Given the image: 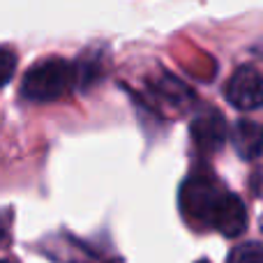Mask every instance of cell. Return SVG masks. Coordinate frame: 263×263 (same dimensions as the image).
<instances>
[{
	"mask_svg": "<svg viewBox=\"0 0 263 263\" xmlns=\"http://www.w3.org/2000/svg\"><path fill=\"white\" fill-rule=\"evenodd\" d=\"M77 83V67L69 60L49 55L37 60L21 81V97L28 102H55Z\"/></svg>",
	"mask_w": 263,
	"mask_h": 263,
	"instance_id": "cell-1",
	"label": "cell"
},
{
	"mask_svg": "<svg viewBox=\"0 0 263 263\" xmlns=\"http://www.w3.org/2000/svg\"><path fill=\"white\" fill-rule=\"evenodd\" d=\"M222 192V187L217 185V180L205 173H196L190 176L180 187V210L187 219L192 222L205 224V217L210 213V205L215 203L217 194Z\"/></svg>",
	"mask_w": 263,
	"mask_h": 263,
	"instance_id": "cell-2",
	"label": "cell"
},
{
	"mask_svg": "<svg viewBox=\"0 0 263 263\" xmlns=\"http://www.w3.org/2000/svg\"><path fill=\"white\" fill-rule=\"evenodd\" d=\"M205 227L219 231L227 238H238L247 229V210L240 196L229 190H222L210 205V213L205 217Z\"/></svg>",
	"mask_w": 263,
	"mask_h": 263,
	"instance_id": "cell-3",
	"label": "cell"
},
{
	"mask_svg": "<svg viewBox=\"0 0 263 263\" xmlns=\"http://www.w3.org/2000/svg\"><path fill=\"white\" fill-rule=\"evenodd\" d=\"M224 97L231 106L240 111H256L263 104V81L256 67L247 65L233 72L224 86Z\"/></svg>",
	"mask_w": 263,
	"mask_h": 263,
	"instance_id": "cell-4",
	"label": "cell"
},
{
	"mask_svg": "<svg viewBox=\"0 0 263 263\" xmlns=\"http://www.w3.org/2000/svg\"><path fill=\"white\" fill-rule=\"evenodd\" d=\"M227 123L217 111L208 109L205 114H201L199 118L192 123V141L196 143V148L203 153H215L227 143Z\"/></svg>",
	"mask_w": 263,
	"mask_h": 263,
	"instance_id": "cell-5",
	"label": "cell"
},
{
	"mask_svg": "<svg viewBox=\"0 0 263 263\" xmlns=\"http://www.w3.org/2000/svg\"><path fill=\"white\" fill-rule=\"evenodd\" d=\"M233 148L242 159H254L261 155V127L252 120H238L233 129Z\"/></svg>",
	"mask_w": 263,
	"mask_h": 263,
	"instance_id": "cell-6",
	"label": "cell"
},
{
	"mask_svg": "<svg viewBox=\"0 0 263 263\" xmlns=\"http://www.w3.org/2000/svg\"><path fill=\"white\" fill-rule=\"evenodd\" d=\"M227 263H263V247L256 240L238 245L231 250Z\"/></svg>",
	"mask_w": 263,
	"mask_h": 263,
	"instance_id": "cell-7",
	"label": "cell"
},
{
	"mask_svg": "<svg viewBox=\"0 0 263 263\" xmlns=\"http://www.w3.org/2000/svg\"><path fill=\"white\" fill-rule=\"evenodd\" d=\"M16 72V53L9 46H0V88L7 86Z\"/></svg>",
	"mask_w": 263,
	"mask_h": 263,
	"instance_id": "cell-8",
	"label": "cell"
},
{
	"mask_svg": "<svg viewBox=\"0 0 263 263\" xmlns=\"http://www.w3.org/2000/svg\"><path fill=\"white\" fill-rule=\"evenodd\" d=\"M12 219H14V213L9 208L0 210V247L12 242Z\"/></svg>",
	"mask_w": 263,
	"mask_h": 263,
	"instance_id": "cell-9",
	"label": "cell"
},
{
	"mask_svg": "<svg viewBox=\"0 0 263 263\" xmlns=\"http://www.w3.org/2000/svg\"><path fill=\"white\" fill-rule=\"evenodd\" d=\"M196 263H210L208 259H201V261H196Z\"/></svg>",
	"mask_w": 263,
	"mask_h": 263,
	"instance_id": "cell-10",
	"label": "cell"
},
{
	"mask_svg": "<svg viewBox=\"0 0 263 263\" xmlns=\"http://www.w3.org/2000/svg\"><path fill=\"white\" fill-rule=\"evenodd\" d=\"M0 263H14V261H7V259H0Z\"/></svg>",
	"mask_w": 263,
	"mask_h": 263,
	"instance_id": "cell-11",
	"label": "cell"
}]
</instances>
